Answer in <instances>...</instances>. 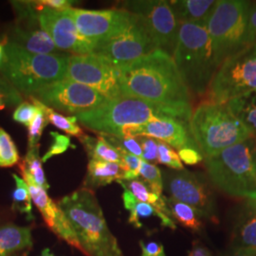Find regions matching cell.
Wrapping results in <instances>:
<instances>
[{"mask_svg":"<svg viewBox=\"0 0 256 256\" xmlns=\"http://www.w3.org/2000/svg\"><path fill=\"white\" fill-rule=\"evenodd\" d=\"M218 0H173L169 5L180 23L206 24Z\"/></svg>","mask_w":256,"mask_h":256,"instance_id":"22","label":"cell"},{"mask_svg":"<svg viewBox=\"0 0 256 256\" xmlns=\"http://www.w3.org/2000/svg\"><path fill=\"white\" fill-rule=\"evenodd\" d=\"M122 194V200L126 210H129V218L128 222L134 226L135 228H142L144 225L146 220L151 218H158L160 222V225L164 227H167L170 229H176V225L173 218L167 216L164 214L156 210L154 206L140 202L138 200L132 192L124 189Z\"/></svg>","mask_w":256,"mask_h":256,"instance_id":"21","label":"cell"},{"mask_svg":"<svg viewBox=\"0 0 256 256\" xmlns=\"http://www.w3.org/2000/svg\"><path fill=\"white\" fill-rule=\"evenodd\" d=\"M22 102L20 92L0 72V110L6 106H18Z\"/></svg>","mask_w":256,"mask_h":256,"instance_id":"34","label":"cell"},{"mask_svg":"<svg viewBox=\"0 0 256 256\" xmlns=\"http://www.w3.org/2000/svg\"><path fill=\"white\" fill-rule=\"evenodd\" d=\"M140 176L152 192H155L158 196H162L164 178L162 171L156 165L151 164L142 160L140 170Z\"/></svg>","mask_w":256,"mask_h":256,"instance_id":"33","label":"cell"},{"mask_svg":"<svg viewBox=\"0 0 256 256\" xmlns=\"http://www.w3.org/2000/svg\"><path fill=\"white\" fill-rule=\"evenodd\" d=\"M252 2L218 0L206 23L218 66L248 46V25Z\"/></svg>","mask_w":256,"mask_h":256,"instance_id":"8","label":"cell"},{"mask_svg":"<svg viewBox=\"0 0 256 256\" xmlns=\"http://www.w3.org/2000/svg\"><path fill=\"white\" fill-rule=\"evenodd\" d=\"M228 256H256V250L232 247Z\"/></svg>","mask_w":256,"mask_h":256,"instance_id":"46","label":"cell"},{"mask_svg":"<svg viewBox=\"0 0 256 256\" xmlns=\"http://www.w3.org/2000/svg\"><path fill=\"white\" fill-rule=\"evenodd\" d=\"M38 112H39V108L34 104L22 102L14 110L12 119L28 128L34 122Z\"/></svg>","mask_w":256,"mask_h":256,"instance_id":"39","label":"cell"},{"mask_svg":"<svg viewBox=\"0 0 256 256\" xmlns=\"http://www.w3.org/2000/svg\"><path fill=\"white\" fill-rule=\"evenodd\" d=\"M7 42H8V38L0 40V70L3 68L5 60H6V44H7Z\"/></svg>","mask_w":256,"mask_h":256,"instance_id":"47","label":"cell"},{"mask_svg":"<svg viewBox=\"0 0 256 256\" xmlns=\"http://www.w3.org/2000/svg\"><path fill=\"white\" fill-rule=\"evenodd\" d=\"M12 178L16 182V189L12 192V209L18 212L27 216L28 220H34L32 206V196L26 182L19 178L18 174H12Z\"/></svg>","mask_w":256,"mask_h":256,"instance_id":"30","label":"cell"},{"mask_svg":"<svg viewBox=\"0 0 256 256\" xmlns=\"http://www.w3.org/2000/svg\"><path fill=\"white\" fill-rule=\"evenodd\" d=\"M167 207L169 208L172 218H174L183 227L192 232H200L203 228L202 218L198 212L191 206L178 202L171 198H165Z\"/></svg>","mask_w":256,"mask_h":256,"instance_id":"28","label":"cell"},{"mask_svg":"<svg viewBox=\"0 0 256 256\" xmlns=\"http://www.w3.org/2000/svg\"><path fill=\"white\" fill-rule=\"evenodd\" d=\"M138 137L152 138L178 150L185 147L198 149V144L192 138L189 124L178 120L171 118L152 120L140 126Z\"/></svg>","mask_w":256,"mask_h":256,"instance_id":"18","label":"cell"},{"mask_svg":"<svg viewBox=\"0 0 256 256\" xmlns=\"http://www.w3.org/2000/svg\"><path fill=\"white\" fill-rule=\"evenodd\" d=\"M40 256H55L52 252H50V248H44L43 250H42V252H41V254Z\"/></svg>","mask_w":256,"mask_h":256,"instance_id":"49","label":"cell"},{"mask_svg":"<svg viewBox=\"0 0 256 256\" xmlns=\"http://www.w3.org/2000/svg\"><path fill=\"white\" fill-rule=\"evenodd\" d=\"M8 41L36 54H58L54 40L41 28L28 30L16 26Z\"/></svg>","mask_w":256,"mask_h":256,"instance_id":"20","label":"cell"},{"mask_svg":"<svg viewBox=\"0 0 256 256\" xmlns=\"http://www.w3.org/2000/svg\"><path fill=\"white\" fill-rule=\"evenodd\" d=\"M124 7L142 22L158 50L173 56L180 23L169 1L134 0L124 2Z\"/></svg>","mask_w":256,"mask_h":256,"instance_id":"10","label":"cell"},{"mask_svg":"<svg viewBox=\"0 0 256 256\" xmlns=\"http://www.w3.org/2000/svg\"><path fill=\"white\" fill-rule=\"evenodd\" d=\"M252 160H254V165L256 168V137L254 140V148H252Z\"/></svg>","mask_w":256,"mask_h":256,"instance_id":"48","label":"cell"},{"mask_svg":"<svg viewBox=\"0 0 256 256\" xmlns=\"http://www.w3.org/2000/svg\"><path fill=\"white\" fill-rule=\"evenodd\" d=\"M68 220L86 256H124L117 239L110 232L94 192L81 188L57 203Z\"/></svg>","mask_w":256,"mask_h":256,"instance_id":"2","label":"cell"},{"mask_svg":"<svg viewBox=\"0 0 256 256\" xmlns=\"http://www.w3.org/2000/svg\"><path fill=\"white\" fill-rule=\"evenodd\" d=\"M34 4L39 12V26L52 37L58 50L72 55L93 54L94 44L79 32L68 9L57 10L40 7L36 1Z\"/></svg>","mask_w":256,"mask_h":256,"instance_id":"15","label":"cell"},{"mask_svg":"<svg viewBox=\"0 0 256 256\" xmlns=\"http://www.w3.org/2000/svg\"><path fill=\"white\" fill-rule=\"evenodd\" d=\"M119 150L122 156V162L120 166L124 172V180H137L140 176V170L142 158L137 156L132 155L124 150Z\"/></svg>","mask_w":256,"mask_h":256,"instance_id":"38","label":"cell"},{"mask_svg":"<svg viewBox=\"0 0 256 256\" xmlns=\"http://www.w3.org/2000/svg\"><path fill=\"white\" fill-rule=\"evenodd\" d=\"M187 256H214L208 248L203 246L200 242L196 241L192 243V248Z\"/></svg>","mask_w":256,"mask_h":256,"instance_id":"45","label":"cell"},{"mask_svg":"<svg viewBox=\"0 0 256 256\" xmlns=\"http://www.w3.org/2000/svg\"><path fill=\"white\" fill-rule=\"evenodd\" d=\"M256 136L205 156V166L214 183L222 192L245 200H256V171L252 160Z\"/></svg>","mask_w":256,"mask_h":256,"instance_id":"6","label":"cell"},{"mask_svg":"<svg viewBox=\"0 0 256 256\" xmlns=\"http://www.w3.org/2000/svg\"><path fill=\"white\" fill-rule=\"evenodd\" d=\"M164 189L169 198L191 206L203 218L216 220V204L214 192L202 174L187 170L165 171Z\"/></svg>","mask_w":256,"mask_h":256,"instance_id":"13","label":"cell"},{"mask_svg":"<svg viewBox=\"0 0 256 256\" xmlns=\"http://www.w3.org/2000/svg\"><path fill=\"white\" fill-rule=\"evenodd\" d=\"M74 116L84 128L100 135L115 137H118L122 128L128 126H142L156 118L178 120L170 110L128 96L108 100L95 110Z\"/></svg>","mask_w":256,"mask_h":256,"instance_id":"7","label":"cell"},{"mask_svg":"<svg viewBox=\"0 0 256 256\" xmlns=\"http://www.w3.org/2000/svg\"><path fill=\"white\" fill-rule=\"evenodd\" d=\"M32 246V230L14 224L0 226V256H14Z\"/></svg>","mask_w":256,"mask_h":256,"instance_id":"24","label":"cell"},{"mask_svg":"<svg viewBox=\"0 0 256 256\" xmlns=\"http://www.w3.org/2000/svg\"><path fill=\"white\" fill-rule=\"evenodd\" d=\"M50 137L52 138L54 142L50 144V146L48 147L45 155L42 156V162H46L52 156L63 154L70 147L74 148V149L75 148V146L72 144L70 138L68 136L60 134L58 132H50Z\"/></svg>","mask_w":256,"mask_h":256,"instance_id":"36","label":"cell"},{"mask_svg":"<svg viewBox=\"0 0 256 256\" xmlns=\"http://www.w3.org/2000/svg\"><path fill=\"white\" fill-rule=\"evenodd\" d=\"M30 96L52 110L74 115L92 111L108 101L92 88L66 79L50 84Z\"/></svg>","mask_w":256,"mask_h":256,"instance_id":"14","label":"cell"},{"mask_svg":"<svg viewBox=\"0 0 256 256\" xmlns=\"http://www.w3.org/2000/svg\"><path fill=\"white\" fill-rule=\"evenodd\" d=\"M178 155L185 164L196 165L203 160V155L198 149L185 147L178 150Z\"/></svg>","mask_w":256,"mask_h":256,"instance_id":"41","label":"cell"},{"mask_svg":"<svg viewBox=\"0 0 256 256\" xmlns=\"http://www.w3.org/2000/svg\"><path fill=\"white\" fill-rule=\"evenodd\" d=\"M122 96L152 102L173 112L178 120L190 124L191 93L173 56L162 50L146 55L119 70Z\"/></svg>","mask_w":256,"mask_h":256,"instance_id":"1","label":"cell"},{"mask_svg":"<svg viewBox=\"0 0 256 256\" xmlns=\"http://www.w3.org/2000/svg\"><path fill=\"white\" fill-rule=\"evenodd\" d=\"M66 80L80 82L101 93L108 100L122 96L119 70L99 55H70Z\"/></svg>","mask_w":256,"mask_h":256,"instance_id":"12","label":"cell"},{"mask_svg":"<svg viewBox=\"0 0 256 256\" xmlns=\"http://www.w3.org/2000/svg\"><path fill=\"white\" fill-rule=\"evenodd\" d=\"M228 108L256 137V90L228 102Z\"/></svg>","mask_w":256,"mask_h":256,"instance_id":"26","label":"cell"},{"mask_svg":"<svg viewBox=\"0 0 256 256\" xmlns=\"http://www.w3.org/2000/svg\"><path fill=\"white\" fill-rule=\"evenodd\" d=\"M120 183L124 189L128 190L134 194V196L137 198L138 202L148 203L152 206H154L156 209L160 210V212L164 214L167 216L172 218L171 212L169 208L167 207V204L165 202V198L164 196H158L156 194L152 192L149 187L142 180L137 178L133 180H119Z\"/></svg>","mask_w":256,"mask_h":256,"instance_id":"27","label":"cell"},{"mask_svg":"<svg viewBox=\"0 0 256 256\" xmlns=\"http://www.w3.org/2000/svg\"><path fill=\"white\" fill-rule=\"evenodd\" d=\"M48 124L46 119V114L42 110L39 108V112L37 113L36 118L32 124L28 126V148L37 146H39V140L42 136L43 130Z\"/></svg>","mask_w":256,"mask_h":256,"instance_id":"37","label":"cell"},{"mask_svg":"<svg viewBox=\"0 0 256 256\" xmlns=\"http://www.w3.org/2000/svg\"><path fill=\"white\" fill-rule=\"evenodd\" d=\"M158 164L166 165L174 170L184 169L182 160L174 148L160 140H158Z\"/></svg>","mask_w":256,"mask_h":256,"instance_id":"35","label":"cell"},{"mask_svg":"<svg viewBox=\"0 0 256 256\" xmlns=\"http://www.w3.org/2000/svg\"><path fill=\"white\" fill-rule=\"evenodd\" d=\"M30 99L40 110H42L45 112L48 122H50L52 126H54L55 128H59L60 130L64 131V133L78 137L79 138L84 135L82 128H80V126L78 124V120L75 116H64V115L56 112L54 110L46 106L44 104L38 101L32 96H30Z\"/></svg>","mask_w":256,"mask_h":256,"instance_id":"29","label":"cell"},{"mask_svg":"<svg viewBox=\"0 0 256 256\" xmlns=\"http://www.w3.org/2000/svg\"><path fill=\"white\" fill-rule=\"evenodd\" d=\"M20 162L18 147L9 134L0 128V167H12Z\"/></svg>","mask_w":256,"mask_h":256,"instance_id":"32","label":"cell"},{"mask_svg":"<svg viewBox=\"0 0 256 256\" xmlns=\"http://www.w3.org/2000/svg\"><path fill=\"white\" fill-rule=\"evenodd\" d=\"M36 2L40 7H46V8L57 10L70 9L72 8L74 3V1H70V0H40Z\"/></svg>","mask_w":256,"mask_h":256,"instance_id":"44","label":"cell"},{"mask_svg":"<svg viewBox=\"0 0 256 256\" xmlns=\"http://www.w3.org/2000/svg\"><path fill=\"white\" fill-rule=\"evenodd\" d=\"M156 50L158 48L144 25L135 16L126 28L98 44L93 54L101 56L117 70H122Z\"/></svg>","mask_w":256,"mask_h":256,"instance_id":"11","label":"cell"},{"mask_svg":"<svg viewBox=\"0 0 256 256\" xmlns=\"http://www.w3.org/2000/svg\"><path fill=\"white\" fill-rule=\"evenodd\" d=\"M70 55L36 54L7 42L1 74L19 92L32 95L46 86L66 79Z\"/></svg>","mask_w":256,"mask_h":256,"instance_id":"4","label":"cell"},{"mask_svg":"<svg viewBox=\"0 0 256 256\" xmlns=\"http://www.w3.org/2000/svg\"><path fill=\"white\" fill-rule=\"evenodd\" d=\"M140 246L142 248L140 256H166L164 248L160 242L140 240Z\"/></svg>","mask_w":256,"mask_h":256,"instance_id":"42","label":"cell"},{"mask_svg":"<svg viewBox=\"0 0 256 256\" xmlns=\"http://www.w3.org/2000/svg\"><path fill=\"white\" fill-rule=\"evenodd\" d=\"M22 164L32 176L34 180L40 187H42L45 190H48L50 188L42 165V158H40L39 155V146L28 148L27 154L22 162Z\"/></svg>","mask_w":256,"mask_h":256,"instance_id":"31","label":"cell"},{"mask_svg":"<svg viewBox=\"0 0 256 256\" xmlns=\"http://www.w3.org/2000/svg\"><path fill=\"white\" fill-rule=\"evenodd\" d=\"M189 128L203 156L214 155L254 136L226 104L210 101L192 112Z\"/></svg>","mask_w":256,"mask_h":256,"instance_id":"5","label":"cell"},{"mask_svg":"<svg viewBox=\"0 0 256 256\" xmlns=\"http://www.w3.org/2000/svg\"><path fill=\"white\" fill-rule=\"evenodd\" d=\"M80 140L90 160L115 162L122 164V156L118 148L112 146L102 136L98 138L84 135Z\"/></svg>","mask_w":256,"mask_h":256,"instance_id":"25","label":"cell"},{"mask_svg":"<svg viewBox=\"0 0 256 256\" xmlns=\"http://www.w3.org/2000/svg\"><path fill=\"white\" fill-rule=\"evenodd\" d=\"M75 25L82 36L96 46L128 27L135 16L126 10H84L70 8Z\"/></svg>","mask_w":256,"mask_h":256,"instance_id":"16","label":"cell"},{"mask_svg":"<svg viewBox=\"0 0 256 256\" xmlns=\"http://www.w3.org/2000/svg\"><path fill=\"white\" fill-rule=\"evenodd\" d=\"M173 58L190 93L207 94L218 66L206 24L180 23Z\"/></svg>","mask_w":256,"mask_h":256,"instance_id":"3","label":"cell"},{"mask_svg":"<svg viewBox=\"0 0 256 256\" xmlns=\"http://www.w3.org/2000/svg\"><path fill=\"white\" fill-rule=\"evenodd\" d=\"M248 39V46L256 45V3H252L250 8Z\"/></svg>","mask_w":256,"mask_h":256,"instance_id":"43","label":"cell"},{"mask_svg":"<svg viewBox=\"0 0 256 256\" xmlns=\"http://www.w3.org/2000/svg\"><path fill=\"white\" fill-rule=\"evenodd\" d=\"M232 247L256 250V200H246L238 209L232 230Z\"/></svg>","mask_w":256,"mask_h":256,"instance_id":"19","label":"cell"},{"mask_svg":"<svg viewBox=\"0 0 256 256\" xmlns=\"http://www.w3.org/2000/svg\"><path fill=\"white\" fill-rule=\"evenodd\" d=\"M19 169L21 171L23 180L28 184L32 202L36 204L38 210L41 212L46 226L58 238L64 240L70 246L79 250L80 246L78 240L63 210L60 209L57 203L50 200V198L46 194V190L36 183L32 176L30 174L22 164L19 165Z\"/></svg>","mask_w":256,"mask_h":256,"instance_id":"17","label":"cell"},{"mask_svg":"<svg viewBox=\"0 0 256 256\" xmlns=\"http://www.w3.org/2000/svg\"><path fill=\"white\" fill-rule=\"evenodd\" d=\"M256 90V45L246 48L220 64L208 90L210 102H228Z\"/></svg>","mask_w":256,"mask_h":256,"instance_id":"9","label":"cell"},{"mask_svg":"<svg viewBox=\"0 0 256 256\" xmlns=\"http://www.w3.org/2000/svg\"><path fill=\"white\" fill-rule=\"evenodd\" d=\"M142 149V160L147 162H158V140L148 137L138 138Z\"/></svg>","mask_w":256,"mask_h":256,"instance_id":"40","label":"cell"},{"mask_svg":"<svg viewBox=\"0 0 256 256\" xmlns=\"http://www.w3.org/2000/svg\"><path fill=\"white\" fill-rule=\"evenodd\" d=\"M124 172L119 164L90 160L88 173L84 182V188L94 189L108 185L113 182L122 180Z\"/></svg>","mask_w":256,"mask_h":256,"instance_id":"23","label":"cell"}]
</instances>
